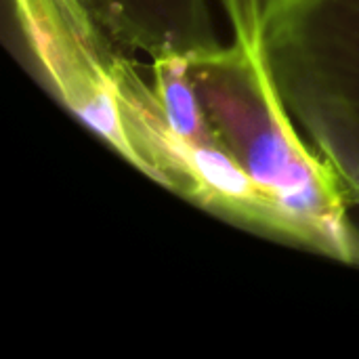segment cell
<instances>
[{"label":"cell","mask_w":359,"mask_h":359,"mask_svg":"<svg viewBox=\"0 0 359 359\" xmlns=\"http://www.w3.org/2000/svg\"><path fill=\"white\" fill-rule=\"evenodd\" d=\"M118 48L145 57L194 59L217 48L208 0H72Z\"/></svg>","instance_id":"cell-3"},{"label":"cell","mask_w":359,"mask_h":359,"mask_svg":"<svg viewBox=\"0 0 359 359\" xmlns=\"http://www.w3.org/2000/svg\"><path fill=\"white\" fill-rule=\"evenodd\" d=\"M25 42L61 101L122 158L120 109L124 55L72 0H15Z\"/></svg>","instance_id":"cell-2"},{"label":"cell","mask_w":359,"mask_h":359,"mask_svg":"<svg viewBox=\"0 0 359 359\" xmlns=\"http://www.w3.org/2000/svg\"><path fill=\"white\" fill-rule=\"evenodd\" d=\"M231 42L189 59L194 84L223 145L269 204L278 236L359 263L347 191L294 124L263 42V0H221Z\"/></svg>","instance_id":"cell-1"}]
</instances>
